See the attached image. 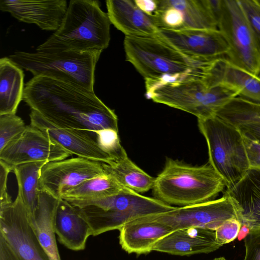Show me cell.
<instances>
[{
	"mask_svg": "<svg viewBox=\"0 0 260 260\" xmlns=\"http://www.w3.org/2000/svg\"><path fill=\"white\" fill-rule=\"evenodd\" d=\"M23 101L49 123L75 132L98 143L100 132H118V117L94 93L44 76L25 84Z\"/></svg>",
	"mask_w": 260,
	"mask_h": 260,
	"instance_id": "obj_1",
	"label": "cell"
},
{
	"mask_svg": "<svg viewBox=\"0 0 260 260\" xmlns=\"http://www.w3.org/2000/svg\"><path fill=\"white\" fill-rule=\"evenodd\" d=\"M225 58L210 60L185 74L146 79V96L153 102L193 115L198 119L215 116L239 92L222 81Z\"/></svg>",
	"mask_w": 260,
	"mask_h": 260,
	"instance_id": "obj_2",
	"label": "cell"
},
{
	"mask_svg": "<svg viewBox=\"0 0 260 260\" xmlns=\"http://www.w3.org/2000/svg\"><path fill=\"white\" fill-rule=\"evenodd\" d=\"M111 24L99 1L71 0L59 27L36 51L102 52L109 45Z\"/></svg>",
	"mask_w": 260,
	"mask_h": 260,
	"instance_id": "obj_3",
	"label": "cell"
},
{
	"mask_svg": "<svg viewBox=\"0 0 260 260\" xmlns=\"http://www.w3.org/2000/svg\"><path fill=\"white\" fill-rule=\"evenodd\" d=\"M225 187L224 179L209 163L193 166L166 157L152 189L155 199L184 207L213 200Z\"/></svg>",
	"mask_w": 260,
	"mask_h": 260,
	"instance_id": "obj_4",
	"label": "cell"
},
{
	"mask_svg": "<svg viewBox=\"0 0 260 260\" xmlns=\"http://www.w3.org/2000/svg\"><path fill=\"white\" fill-rule=\"evenodd\" d=\"M68 202L77 208L90 226L93 236L119 230L136 219L164 213L176 208L127 188L104 198Z\"/></svg>",
	"mask_w": 260,
	"mask_h": 260,
	"instance_id": "obj_5",
	"label": "cell"
},
{
	"mask_svg": "<svg viewBox=\"0 0 260 260\" xmlns=\"http://www.w3.org/2000/svg\"><path fill=\"white\" fill-rule=\"evenodd\" d=\"M102 52L16 51L7 56L17 66L32 73L72 84L94 91V71Z\"/></svg>",
	"mask_w": 260,
	"mask_h": 260,
	"instance_id": "obj_6",
	"label": "cell"
},
{
	"mask_svg": "<svg viewBox=\"0 0 260 260\" xmlns=\"http://www.w3.org/2000/svg\"><path fill=\"white\" fill-rule=\"evenodd\" d=\"M123 45L126 60L145 80L182 75L213 59L187 56L158 36L125 37Z\"/></svg>",
	"mask_w": 260,
	"mask_h": 260,
	"instance_id": "obj_7",
	"label": "cell"
},
{
	"mask_svg": "<svg viewBox=\"0 0 260 260\" xmlns=\"http://www.w3.org/2000/svg\"><path fill=\"white\" fill-rule=\"evenodd\" d=\"M198 125L207 142L208 163L224 179L226 188L232 186L249 169L242 135L216 115L198 119Z\"/></svg>",
	"mask_w": 260,
	"mask_h": 260,
	"instance_id": "obj_8",
	"label": "cell"
},
{
	"mask_svg": "<svg viewBox=\"0 0 260 260\" xmlns=\"http://www.w3.org/2000/svg\"><path fill=\"white\" fill-rule=\"evenodd\" d=\"M217 27L229 47L225 57L228 60L258 76L260 73V55L239 0H222Z\"/></svg>",
	"mask_w": 260,
	"mask_h": 260,
	"instance_id": "obj_9",
	"label": "cell"
},
{
	"mask_svg": "<svg viewBox=\"0 0 260 260\" xmlns=\"http://www.w3.org/2000/svg\"><path fill=\"white\" fill-rule=\"evenodd\" d=\"M0 234L19 260H51L39 241L18 193L14 201L0 206Z\"/></svg>",
	"mask_w": 260,
	"mask_h": 260,
	"instance_id": "obj_10",
	"label": "cell"
},
{
	"mask_svg": "<svg viewBox=\"0 0 260 260\" xmlns=\"http://www.w3.org/2000/svg\"><path fill=\"white\" fill-rule=\"evenodd\" d=\"M72 154L31 124L0 151V160L13 171L14 167L26 163L50 162L67 158Z\"/></svg>",
	"mask_w": 260,
	"mask_h": 260,
	"instance_id": "obj_11",
	"label": "cell"
},
{
	"mask_svg": "<svg viewBox=\"0 0 260 260\" xmlns=\"http://www.w3.org/2000/svg\"><path fill=\"white\" fill-rule=\"evenodd\" d=\"M105 174L102 162L81 157L50 161L41 170L40 189L61 200L63 194L82 182Z\"/></svg>",
	"mask_w": 260,
	"mask_h": 260,
	"instance_id": "obj_12",
	"label": "cell"
},
{
	"mask_svg": "<svg viewBox=\"0 0 260 260\" xmlns=\"http://www.w3.org/2000/svg\"><path fill=\"white\" fill-rule=\"evenodd\" d=\"M153 216L169 225L173 232L190 227L215 231L225 220L238 219L232 202L224 195L220 199L203 203L176 207L171 211Z\"/></svg>",
	"mask_w": 260,
	"mask_h": 260,
	"instance_id": "obj_13",
	"label": "cell"
},
{
	"mask_svg": "<svg viewBox=\"0 0 260 260\" xmlns=\"http://www.w3.org/2000/svg\"><path fill=\"white\" fill-rule=\"evenodd\" d=\"M157 36L182 54L194 59L225 57L229 45L218 29L160 28Z\"/></svg>",
	"mask_w": 260,
	"mask_h": 260,
	"instance_id": "obj_14",
	"label": "cell"
},
{
	"mask_svg": "<svg viewBox=\"0 0 260 260\" xmlns=\"http://www.w3.org/2000/svg\"><path fill=\"white\" fill-rule=\"evenodd\" d=\"M66 0H1L0 10L18 21L34 23L41 29L56 31L68 8Z\"/></svg>",
	"mask_w": 260,
	"mask_h": 260,
	"instance_id": "obj_15",
	"label": "cell"
},
{
	"mask_svg": "<svg viewBox=\"0 0 260 260\" xmlns=\"http://www.w3.org/2000/svg\"><path fill=\"white\" fill-rule=\"evenodd\" d=\"M29 117L31 125L43 131L72 155L105 164H109L113 159L90 138L72 131L59 128L33 110H31Z\"/></svg>",
	"mask_w": 260,
	"mask_h": 260,
	"instance_id": "obj_16",
	"label": "cell"
},
{
	"mask_svg": "<svg viewBox=\"0 0 260 260\" xmlns=\"http://www.w3.org/2000/svg\"><path fill=\"white\" fill-rule=\"evenodd\" d=\"M223 195L232 202L242 225L260 228V169L250 168Z\"/></svg>",
	"mask_w": 260,
	"mask_h": 260,
	"instance_id": "obj_17",
	"label": "cell"
},
{
	"mask_svg": "<svg viewBox=\"0 0 260 260\" xmlns=\"http://www.w3.org/2000/svg\"><path fill=\"white\" fill-rule=\"evenodd\" d=\"M222 246L217 241L215 231L197 227L179 229L157 241L153 251L185 256L209 253Z\"/></svg>",
	"mask_w": 260,
	"mask_h": 260,
	"instance_id": "obj_18",
	"label": "cell"
},
{
	"mask_svg": "<svg viewBox=\"0 0 260 260\" xmlns=\"http://www.w3.org/2000/svg\"><path fill=\"white\" fill-rule=\"evenodd\" d=\"M110 21L125 37L157 36L159 27L154 15L141 10L133 0L106 2Z\"/></svg>",
	"mask_w": 260,
	"mask_h": 260,
	"instance_id": "obj_19",
	"label": "cell"
},
{
	"mask_svg": "<svg viewBox=\"0 0 260 260\" xmlns=\"http://www.w3.org/2000/svg\"><path fill=\"white\" fill-rule=\"evenodd\" d=\"M119 231V244L129 254H144L153 251L155 243L173 232L153 215L142 217L124 225Z\"/></svg>",
	"mask_w": 260,
	"mask_h": 260,
	"instance_id": "obj_20",
	"label": "cell"
},
{
	"mask_svg": "<svg viewBox=\"0 0 260 260\" xmlns=\"http://www.w3.org/2000/svg\"><path fill=\"white\" fill-rule=\"evenodd\" d=\"M54 229L58 241L67 248L80 251L85 248L90 226L78 209L67 200H59L54 217Z\"/></svg>",
	"mask_w": 260,
	"mask_h": 260,
	"instance_id": "obj_21",
	"label": "cell"
},
{
	"mask_svg": "<svg viewBox=\"0 0 260 260\" xmlns=\"http://www.w3.org/2000/svg\"><path fill=\"white\" fill-rule=\"evenodd\" d=\"M59 200L41 191L37 210L29 222L51 260H61L54 229V217Z\"/></svg>",
	"mask_w": 260,
	"mask_h": 260,
	"instance_id": "obj_22",
	"label": "cell"
},
{
	"mask_svg": "<svg viewBox=\"0 0 260 260\" xmlns=\"http://www.w3.org/2000/svg\"><path fill=\"white\" fill-rule=\"evenodd\" d=\"M102 164L106 174L127 189L141 194L153 188L155 178L135 164L124 149L109 164Z\"/></svg>",
	"mask_w": 260,
	"mask_h": 260,
	"instance_id": "obj_23",
	"label": "cell"
},
{
	"mask_svg": "<svg viewBox=\"0 0 260 260\" xmlns=\"http://www.w3.org/2000/svg\"><path fill=\"white\" fill-rule=\"evenodd\" d=\"M23 70L8 57L0 59V115L16 114L23 100L25 84Z\"/></svg>",
	"mask_w": 260,
	"mask_h": 260,
	"instance_id": "obj_24",
	"label": "cell"
},
{
	"mask_svg": "<svg viewBox=\"0 0 260 260\" xmlns=\"http://www.w3.org/2000/svg\"><path fill=\"white\" fill-rule=\"evenodd\" d=\"M46 163L32 162L15 166L13 169L18 184V193L22 199L29 218L33 217L38 207L41 191V172Z\"/></svg>",
	"mask_w": 260,
	"mask_h": 260,
	"instance_id": "obj_25",
	"label": "cell"
},
{
	"mask_svg": "<svg viewBox=\"0 0 260 260\" xmlns=\"http://www.w3.org/2000/svg\"><path fill=\"white\" fill-rule=\"evenodd\" d=\"M125 188L106 173L82 182L63 194L61 199L72 201L102 199L117 194Z\"/></svg>",
	"mask_w": 260,
	"mask_h": 260,
	"instance_id": "obj_26",
	"label": "cell"
},
{
	"mask_svg": "<svg viewBox=\"0 0 260 260\" xmlns=\"http://www.w3.org/2000/svg\"><path fill=\"white\" fill-rule=\"evenodd\" d=\"M222 81L235 88L238 96L260 105V78L229 62L226 58Z\"/></svg>",
	"mask_w": 260,
	"mask_h": 260,
	"instance_id": "obj_27",
	"label": "cell"
},
{
	"mask_svg": "<svg viewBox=\"0 0 260 260\" xmlns=\"http://www.w3.org/2000/svg\"><path fill=\"white\" fill-rule=\"evenodd\" d=\"M183 14L184 28L218 29L205 0H166Z\"/></svg>",
	"mask_w": 260,
	"mask_h": 260,
	"instance_id": "obj_28",
	"label": "cell"
},
{
	"mask_svg": "<svg viewBox=\"0 0 260 260\" xmlns=\"http://www.w3.org/2000/svg\"><path fill=\"white\" fill-rule=\"evenodd\" d=\"M216 114L217 116L231 124L247 119L260 121V105L237 96L231 100Z\"/></svg>",
	"mask_w": 260,
	"mask_h": 260,
	"instance_id": "obj_29",
	"label": "cell"
},
{
	"mask_svg": "<svg viewBox=\"0 0 260 260\" xmlns=\"http://www.w3.org/2000/svg\"><path fill=\"white\" fill-rule=\"evenodd\" d=\"M26 126L22 119L16 114L1 115L0 151L21 134Z\"/></svg>",
	"mask_w": 260,
	"mask_h": 260,
	"instance_id": "obj_30",
	"label": "cell"
},
{
	"mask_svg": "<svg viewBox=\"0 0 260 260\" xmlns=\"http://www.w3.org/2000/svg\"><path fill=\"white\" fill-rule=\"evenodd\" d=\"M250 27L260 55V4L256 0H239Z\"/></svg>",
	"mask_w": 260,
	"mask_h": 260,
	"instance_id": "obj_31",
	"label": "cell"
},
{
	"mask_svg": "<svg viewBox=\"0 0 260 260\" xmlns=\"http://www.w3.org/2000/svg\"><path fill=\"white\" fill-rule=\"evenodd\" d=\"M242 225L237 218L225 220L216 230L217 242L222 246L233 241L238 237Z\"/></svg>",
	"mask_w": 260,
	"mask_h": 260,
	"instance_id": "obj_32",
	"label": "cell"
},
{
	"mask_svg": "<svg viewBox=\"0 0 260 260\" xmlns=\"http://www.w3.org/2000/svg\"><path fill=\"white\" fill-rule=\"evenodd\" d=\"M244 240L245 247L244 260H260V228L250 230Z\"/></svg>",
	"mask_w": 260,
	"mask_h": 260,
	"instance_id": "obj_33",
	"label": "cell"
},
{
	"mask_svg": "<svg viewBox=\"0 0 260 260\" xmlns=\"http://www.w3.org/2000/svg\"><path fill=\"white\" fill-rule=\"evenodd\" d=\"M232 124L237 127L243 137L260 144V121L247 119Z\"/></svg>",
	"mask_w": 260,
	"mask_h": 260,
	"instance_id": "obj_34",
	"label": "cell"
},
{
	"mask_svg": "<svg viewBox=\"0 0 260 260\" xmlns=\"http://www.w3.org/2000/svg\"><path fill=\"white\" fill-rule=\"evenodd\" d=\"M243 141L249 169H260V144L244 137Z\"/></svg>",
	"mask_w": 260,
	"mask_h": 260,
	"instance_id": "obj_35",
	"label": "cell"
},
{
	"mask_svg": "<svg viewBox=\"0 0 260 260\" xmlns=\"http://www.w3.org/2000/svg\"><path fill=\"white\" fill-rule=\"evenodd\" d=\"M11 171V168L0 160V206L13 202L7 191L8 175Z\"/></svg>",
	"mask_w": 260,
	"mask_h": 260,
	"instance_id": "obj_36",
	"label": "cell"
},
{
	"mask_svg": "<svg viewBox=\"0 0 260 260\" xmlns=\"http://www.w3.org/2000/svg\"><path fill=\"white\" fill-rule=\"evenodd\" d=\"M0 260H19L5 238L1 234Z\"/></svg>",
	"mask_w": 260,
	"mask_h": 260,
	"instance_id": "obj_37",
	"label": "cell"
},
{
	"mask_svg": "<svg viewBox=\"0 0 260 260\" xmlns=\"http://www.w3.org/2000/svg\"><path fill=\"white\" fill-rule=\"evenodd\" d=\"M137 6L145 13L154 15L158 8L157 0H134Z\"/></svg>",
	"mask_w": 260,
	"mask_h": 260,
	"instance_id": "obj_38",
	"label": "cell"
},
{
	"mask_svg": "<svg viewBox=\"0 0 260 260\" xmlns=\"http://www.w3.org/2000/svg\"><path fill=\"white\" fill-rule=\"evenodd\" d=\"M250 229L246 225L241 226L237 238L239 241L244 239L250 232Z\"/></svg>",
	"mask_w": 260,
	"mask_h": 260,
	"instance_id": "obj_39",
	"label": "cell"
},
{
	"mask_svg": "<svg viewBox=\"0 0 260 260\" xmlns=\"http://www.w3.org/2000/svg\"><path fill=\"white\" fill-rule=\"evenodd\" d=\"M212 260H226L224 257H219L215 258Z\"/></svg>",
	"mask_w": 260,
	"mask_h": 260,
	"instance_id": "obj_40",
	"label": "cell"
},
{
	"mask_svg": "<svg viewBox=\"0 0 260 260\" xmlns=\"http://www.w3.org/2000/svg\"><path fill=\"white\" fill-rule=\"evenodd\" d=\"M259 4H260V0H256Z\"/></svg>",
	"mask_w": 260,
	"mask_h": 260,
	"instance_id": "obj_41",
	"label": "cell"
},
{
	"mask_svg": "<svg viewBox=\"0 0 260 260\" xmlns=\"http://www.w3.org/2000/svg\"><path fill=\"white\" fill-rule=\"evenodd\" d=\"M258 77L260 78V73H259L258 75Z\"/></svg>",
	"mask_w": 260,
	"mask_h": 260,
	"instance_id": "obj_42",
	"label": "cell"
}]
</instances>
